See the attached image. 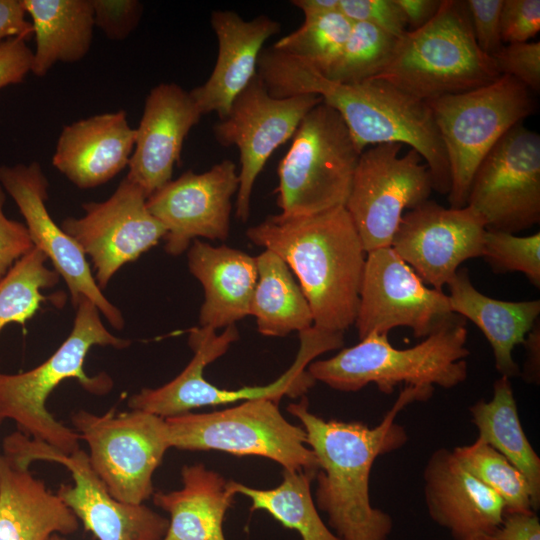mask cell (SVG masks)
<instances>
[{"mask_svg": "<svg viewBox=\"0 0 540 540\" xmlns=\"http://www.w3.org/2000/svg\"><path fill=\"white\" fill-rule=\"evenodd\" d=\"M353 22L338 11L304 18L303 24L272 46L325 75L340 56Z\"/></svg>", "mask_w": 540, "mask_h": 540, "instance_id": "obj_34", "label": "cell"}, {"mask_svg": "<svg viewBox=\"0 0 540 540\" xmlns=\"http://www.w3.org/2000/svg\"><path fill=\"white\" fill-rule=\"evenodd\" d=\"M3 453L29 466L36 460H45L69 470L73 484H61L56 494L97 540L163 539L169 520L144 503L129 504L113 498L83 450L65 454L17 430L3 439Z\"/></svg>", "mask_w": 540, "mask_h": 540, "instance_id": "obj_13", "label": "cell"}, {"mask_svg": "<svg viewBox=\"0 0 540 540\" xmlns=\"http://www.w3.org/2000/svg\"><path fill=\"white\" fill-rule=\"evenodd\" d=\"M256 258L258 278L249 315L264 336L283 337L313 326L309 303L284 260L265 249Z\"/></svg>", "mask_w": 540, "mask_h": 540, "instance_id": "obj_31", "label": "cell"}, {"mask_svg": "<svg viewBox=\"0 0 540 540\" xmlns=\"http://www.w3.org/2000/svg\"><path fill=\"white\" fill-rule=\"evenodd\" d=\"M410 30L425 25L437 12L441 0H394Z\"/></svg>", "mask_w": 540, "mask_h": 540, "instance_id": "obj_47", "label": "cell"}, {"mask_svg": "<svg viewBox=\"0 0 540 540\" xmlns=\"http://www.w3.org/2000/svg\"><path fill=\"white\" fill-rule=\"evenodd\" d=\"M203 116L190 91L161 83L148 94L126 176L147 197L171 181L183 142Z\"/></svg>", "mask_w": 540, "mask_h": 540, "instance_id": "obj_21", "label": "cell"}, {"mask_svg": "<svg viewBox=\"0 0 540 540\" xmlns=\"http://www.w3.org/2000/svg\"><path fill=\"white\" fill-rule=\"evenodd\" d=\"M47 260L34 247L0 279V333L10 323L24 325L48 299L42 290L55 286L60 276L46 266Z\"/></svg>", "mask_w": 540, "mask_h": 540, "instance_id": "obj_33", "label": "cell"}, {"mask_svg": "<svg viewBox=\"0 0 540 540\" xmlns=\"http://www.w3.org/2000/svg\"><path fill=\"white\" fill-rule=\"evenodd\" d=\"M321 102L314 94L272 97L256 73L233 100L227 115L214 125L217 142L224 147L236 146L240 153L236 198L239 220H248L253 186L267 160L293 137L304 116Z\"/></svg>", "mask_w": 540, "mask_h": 540, "instance_id": "obj_15", "label": "cell"}, {"mask_svg": "<svg viewBox=\"0 0 540 540\" xmlns=\"http://www.w3.org/2000/svg\"><path fill=\"white\" fill-rule=\"evenodd\" d=\"M147 198L125 177L107 200L85 203L84 216L62 221L61 228L91 258L101 290L123 265L165 237L166 228L149 211Z\"/></svg>", "mask_w": 540, "mask_h": 540, "instance_id": "obj_17", "label": "cell"}, {"mask_svg": "<svg viewBox=\"0 0 540 540\" xmlns=\"http://www.w3.org/2000/svg\"><path fill=\"white\" fill-rule=\"evenodd\" d=\"M48 540H67L63 535L55 533L52 534Z\"/></svg>", "mask_w": 540, "mask_h": 540, "instance_id": "obj_51", "label": "cell"}, {"mask_svg": "<svg viewBox=\"0 0 540 540\" xmlns=\"http://www.w3.org/2000/svg\"><path fill=\"white\" fill-rule=\"evenodd\" d=\"M501 75H508L530 91L540 90V42L504 44L491 56Z\"/></svg>", "mask_w": 540, "mask_h": 540, "instance_id": "obj_38", "label": "cell"}, {"mask_svg": "<svg viewBox=\"0 0 540 540\" xmlns=\"http://www.w3.org/2000/svg\"><path fill=\"white\" fill-rule=\"evenodd\" d=\"M136 138L124 110L63 127L52 165L80 189L102 185L128 166Z\"/></svg>", "mask_w": 540, "mask_h": 540, "instance_id": "obj_24", "label": "cell"}, {"mask_svg": "<svg viewBox=\"0 0 540 540\" xmlns=\"http://www.w3.org/2000/svg\"><path fill=\"white\" fill-rule=\"evenodd\" d=\"M187 258L190 272L204 289L199 314L201 327L218 330L235 325L249 315L258 278L255 257L195 239Z\"/></svg>", "mask_w": 540, "mask_h": 540, "instance_id": "obj_26", "label": "cell"}, {"mask_svg": "<svg viewBox=\"0 0 540 540\" xmlns=\"http://www.w3.org/2000/svg\"><path fill=\"white\" fill-rule=\"evenodd\" d=\"M95 26L112 40L126 38L137 26L142 4L136 0H91Z\"/></svg>", "mask_w": 540, "mask_h": 540, "instance_id": "obj_41", "label": "cell"}, {"mask_svg": "<svg viewBox=\"0 0 540 540\" xmlns=\"http://www.w3.org/2000/svg\"><path fill=\"white\" fill-rule=\"evenodd\" d=\"M478 438L507 458L527 479L532 507H540V458L522 427L510 378L501 376L493 385L491 400L469 407Z\"/></svg>", "mask_w": 540, "mask_h": 540, "instance_id": "obj_30", "label": "cell"}, {"mask_svg": "<svg viewBox=\"0 0 540 540\" xmlns=\"http://www.w3.org/2000/svg\"><path fill=\"white\" fill-rule=\"evenodd\" d=\"M29 467L0 453V540H48L76 532V515Z\"/></svg>", "mask_w": 540, "mask_h": 540, "instance_id": "obj_25", "label": "cell"}, {"mask_svg": "<svg viewBox=\"0 0 540 540\" xmlns=\"http://www.w3.org/2000/svg\"><path fill=\"white\" fill-rule=\"evenodd\" d=\"M246 234L296 275L314 327L344 333L355 323L367 253L344 206L307 216L270 215Z\"/></svg>", "mask_w": 540, "mask_h": 540, "instance_id": "obj_3", "label": "cell"}, {"mask_svg": "<svg viewBox=\"0 0 540 540\" xmlns=\"http://www.w3.org/2000/svg\"><path fill=\"white\" fill-rule=\"evenodd\" d=\"M22 0H0V42L14 37L27 40L33 33Z\"/></svg>", "mask_w": 540, "mask_h": 540, "instance_id": "obj_46", "label": "cell"}, {"mask_svg": "<svg viewBox=\"0 0 540 540\" xmlns=\"http://www.w3.org/2000/svg\"><path fill=\"white\" fill-rule=\"evenodd\" d=\"M402 144L364 149L358 159L345 209L366 253L390 247L407 210L427 201L433 191L429 169L413 149Z\"/></svg>", "mask_w": 540, "mask_h": 540, "instance_id": "obj_12", "label": "cell"}, {"mask_svg": "<svg viewBox=\"0 0 540 540\" xmlns=\"http://www.w3.org/2000/svg\"><path fill=\"white\" fill-rule=\"evenodd\" d=\"M465 3L479 48L492 56L504 45L500 31L503 0H467Z\"/></svg>", "mask_w": 540, "mask_h": 540, "instance_id": "obj_42", "label": "cell"}, {"mask_svg": "<svg viewBox=\"0 0 540 540\" xmlns=\"http://www.w3.org/2000/svg\"><path fill=\"white\" fill-rule=\"evenodd\" d=\"M71 422L88 445L92 470L113 498L143 504L153 495V474L171 448L165 418L112 408L102 415L79 410Z\"/></svg>", "mask_w": 540, "mask_h": 540, "instance_id": "obj_11", "label": "cell"}, {"mask_svg": "<svg viewBox=\"0 0 540 540\" xmlns=\"http://www.w3.org/2000/svg\"><path fill=\"white\" fill-rule=\"evenodd\" d=\"M238 187L236 165L226 159L203 173L188 170L150 195L147 207L167 231L166 252L177 256L198 237L225 240Z\"/></svg>", "mask_w": 540, "mask_h": 540, "instance_id": "obj_20", "label": "cell"}, {"mask_svg": "<svg viewBox=\"0 0 540 540\" xmlns=\"http://www.w3.org/2000/svg\"><path fill=\"white\" fill-rule=\"evenodd\" d=\"M468 206L486 230L517 233L540 221V136L521 124L510 129L477 167Z\"/></svg>", "mask_w": 540, "mask_h": 540, "instance_id": "obj_14", "label": "cell"}, {"mask_svg": "<svg viewBox=\"0 0 540 540\" xmlns=\"http://www.w3.org/2000/svg\"><path fill=\"white\" fill-rule=\"evenodd\" d=\"M0 185L17 205L34 247L46 255L64 279L73 305L76 307L81 298H87L113 328L122 329L123 316L102 293L86 255L47 210L49 183L40 164L1 165Z\"/></svg>", "mask_w": 540, "mask_h": 540, "instance_id": "obj_19", "label": "cell"}, {"mask_svg": "<svg viewBox=\"0 0 540 540\" xmlns=\"http://www.w3.org/2000/svg\"><path fill=\"white\" fill-rule=\"evenodd\" d=\"M397 38L364 22H353L342 52L324 77L357 84L377 76L389 62Z\"/></svg>", "mask_w": 540, "mask_h": 540, "instance_id": "obj_36", "label": "cell"}, {"mask_svg": "<svg viewBox=\"0 0 540 540\" xmlns=\"http://www.w3.org/2000/svg\"><path fill=\"white\" fill-rule=\"evenodd\" d=\"M498 273L521 272L540 287V233L519 237L512 233L486 230L482 256Z\"/></svg>", "mask_w": 540, "mask_h": 540, "instance_id": "obj_37", "label": "cell"}, {"mask_svg": "<svg viewBox=\"0 0 540 540\" xmlns=\"http://www.w3.org/2000/svg\"><path fill=\"white\" fill-rule=\"evenodd\" d=\"M447 286L451 310L471 320L483 332L501 376H520L512 353L538 321L540 301L512 302L488 297L473 286L466 268L458 269Z\"/></svg>", "mask_w": 540, "mask_h": 540, "instance_id": "obj_27", "label": "cell"}, {"mask_svg": "<svg viewBox=\"0 0 540 540\" xmlns=\"http://www.w3.org/2000/svg\"><path fill=\"white\" fill-rule=\"evenodd\" d=\"M317 472L283 469L281 483L272 489H256L230 480L236 494L251 500L250 511L262 510L302 540H340L321 519L311 494Z\"/></svg>", "mask_w": 540, "mask_h": 540, "instance_id": "obj_32", "label": "cell"}, {"mask_svg": "<svg viewBox=\"0 0 540 540\" xmlns=\"http://www.w3.org/2000/svg\"><path fill=\"white\" fill-rule=\"evenodd\" d=\"M5 200L6 194L0 185V279L34 248L26 225L5 215Z\"/></svg>", "mask_w": 540, "mask_h": 540, "instance_id": "obj_43", "label": "cell"}, {"mask_svg": "<svg viewBox=\"0 0 540 540\" xmlns=\"http://www.w3.org/2000/svg\"><path fill=\"white\" fill-rule=\"evenodd\" d=\"M452 451L470 473L502 499L505 512L534 511L525 476L489 444L477 438Z\"/></svg>", "mask_w": 540, "mask_h": 540, "instance_id": "obj_35", "label": "cell"}, {"mask_svg": "<svg viewBox=\"0 0 540 540\" xmlns=\"http://www.w3.org/2000/svg\"><path fill=\"white\" fill-rule=\"evenodd\" d=\"M539 30V0H503L500 14L503 44L529 42Z\"/></svg>", "mask_w": 540, "mask_h": 540, "instance_id": "obj_40", "label": "cell"}, {"mask_svg": "<svg viewBox=\"0 0 540 540\" xmlns=\"http://www.w3.org/2000/svg\"><path fill=\"white\" fill-rule=\"evenodd\" d=\"M270 398L251 399L209 413L165 418L171 448L217 450L271 459L286 470H319L301 426L288 422Z\"/></svg>", "mask_w": 540, "mask_h": 540, "instance_id": "obj_10", "label": "cell"}, {"mask_svg": "<svg viewBox=\"0 0 540 540\" xmlns=\"http://www.w3.org/2000/svg\"><path fill=\"white\" fill-rule=\"evenodd\" d=\"M33 51L19 37L0 42V89L19 84L31 72Z\"/></svg>", "mask_w": 540, "mask_h": 540, "instance_id": "obj_44", "label": "cell"}, {"mask_svg": "<svg viewBox=\"0 0 540 540\" xmlns=\"http://www.w3.org/2000/svg\"><path fill=\"white\" fill-rule=\"evenodd\" d=\"M181 479V489L152 495L169 514L162 540H226L223 522L236 495L230 480L202 463L184 465Z\"/></svg>", "mask_w": 540, "mask_h": 540, "instance_id": "obj_28", "label": "cell"}, {"mask_svg": "<svg viewBox=\"0 0 540 540\" xmlns=\"http://www.w3.org/2000/svg\"><path fill=\"white\" fill-rule=\"evenodd\" d=\"M465 319L456 315L421 343L407 349L393 347L388 334H370L334 357L311 362L307 371L327 386L355 392L375 384L382 393L396 386L453 388L467 378Z\"/></svg>", "mask_w": 540, "mask_h": 540, "instance_id": "obj_5", "label": "cell"}, {"mask_svg": "<svg viewBox=\"0 0 540 540\" xmlns=\"http://www.w3.org/2000/svg\"><path fill=\"white\" fill-rule=\"evenodd\" d=\"M292 4L303 12L305 18L339 10V0H294Z\"/></svg>", "mask_w": 540, "mask_h": 540, "instance_id": "obj_49", "label": "cell"}, {"mask_svg": "<svg viewBox=\"0 0 540 540\" xmlns=\"http://www.w3.org/2000/svg\"><path fill=\"white\" fill-rule=\"evenodd\" d=\"M464 540H495V539L491 535L480 534V535H475V536L466 538Z\"/></svg>", "mask_w": 540, "mask_h": 540, "instance_id": "obj_50", "label": "cell"}, {"mask_svg": "<svg viewBox=\"0 0 540 540\" xmlns=\"http://www.w3.org/2000/svg\"><path fill=\"white\" fill-rule=\"evenodd\" d=\"M75 308L69 336L46 361L22 373L0 372V425L12 420L24 435L65 454L79 450L81 438L47 410L49 395L67 379H77L92 394L108 393L113 386L109 375L100 373L91 377L85 372L87 353L95 345L123 349L130 344L105 328L98 308L89 299L81 298Z\"/></svg>", "mask_w": 540, "mask_h": 540, "instance_id": "obj_4", "label": "cell"}, {"mask_svg": "<svg viewBox=\"0 0 540 540\" xmlns=\"http://www.w3.org/2000/svg\"><path fill=\"white\" fill-rule=\"evenodd\" d=\"M448 295L427 287L391 247L366 254L355 325L359 339L399 326L426 338L455 318Z\"/></svg>", "mask_w": 540, "mask_h": 540, "instance_id": "obj_16", "label": "cell"}, {"mask_svg": "<svg viewBox=\"0 0 540 540\" xmlns=\"http://www.w3.org/2000/svg\"><path fill=\"white\" fill-rule=\"evenodd\" d=\"M433 390V386H405L375 427L324 420L309 411L305 396L288 405L318 461L315 505L326 513L340 540H387L390 536L391 516L371 505V469L377 457L400 449L408 441L404 427L395 422L397 414L415 401L429 399Z\"/></svg>", "mask_w": 540, "mask_h": 540, "instance_id": "obj_1", "label": "cell"}, {"mask_svg": "<svg viewBox=\"0 0 540 540\" xmlns=\"http://www.w3.org/2000/svg\"><path fill=\"white\" fill-rule=\"evenodd\" d=\"M339 10L350 21L371 24L397 39L407 31L394 0H339Z\"/></svg>", "mask_w": 540, "mask_h": 540, "instance_id": "obj_39", "label": "cell"}, {"mask_svg": "<svg viewBox=\"0 0 540 540\" xmlns=\"http://www.w3.org/2000/svg\"><path fill=\"white\" fill-rule=\"evenodd\" d=\"M448 158L451 208L467 204L473 175L492 147L536 109L531 91L501 75L485 86L426 101Z\"/></svg>", "mask_w": 540, "mask_h": 540, "instance_id": "obj_8", "label": "cell"}, {"mask_svg": "<svg viewBox=\"0 0 540 540\" xmlns=\"http://www.w3.org/2000/svg\"><path fill=\"white\" fill-rule=\"evenodd\" d=\"M500 76L493 58L475 40L465 1L441 0L425 25L397 39L389 62L372 79L428 101L485 86Z\"/></svg>", "mask_w": 540, "mask_h": 540, "instance_id": "obj_6", "label": "cell"}, {"mask_svg": "<svg viewBox=\"0 0 540 540\" xmlns=\"http://www.w3.org/2000/svg\"><path fill=\"white\" fill-rule=\"evenodd\" d=\"M300 349L291 367L276 381L265 386H247L237 390L220 389L203 376L204 368L222 356L239 338L235 325L221 334L208 327H194L189 332V345L194 356L173 380L158 388H144L128 399L130 409L143 410L162 418L189 413L205 406L226 405L238 401L270 398L277 402L284 396L302 397L314 385L307 371L311 361L324 352L338 349L339 337L311 327L299 333Z\"/></svg>", "mask_w": 540, "mask_h": 540, "instance_id": "obj_7", "label": "cell"}, {"mask_svg": "<svg viewBox=\"0 0 540 540\" xmlns=\"http://www.w3.org/2000/svg\"><path fill=\"white\" fill-rule=\"evenodd\" d=\"M495 540H540V521L534 511L504 512Z\"/></svg>", "mask_w": 540, "mask_h": 540, "instance_id": "obj_45", "label": "cell"}, {"mask_svg": "<svg viewBox=\"0 0 540 540\" xmlns=\"http://www.w3.org/2000/svg\"><path fill=\"white\" fill-rule=\"evenodd\" d=\"M210 23L218 40L217 60L206 82L190 93L203 115L216 112L221 120L256 75L263 45L281 25L266 15L244 20L230 10L213 11Z\"/></svg>", "mask_w": 540, "mask_h": 540, "instance_id": "obj_23", "label": "cell"}, {"mask_svg": "<svg viewBox=\"0 0 540 540\" xmlns=\"http://www.w3.org/2000/svg\"><path fill=\"white\" fill-rule=\"evenodd\" d=\"M526 348V361L520 375L526 383L539 384L540 382V325L535 323L522 343Z\"/></svg>", "mask_w": 540, "mask_h": 540, "instance_id": "obj_48", "label": "cell"}, {"mask_svg": "<svg viewBox=\"0 0 540 540\" xmlns=\"http://www.w3.org/2000/svg\"><path fill=\"white\" fill-rule=\"evenodd\" d=\"M424 498L430 518L455 540L493 535L502 522V499L470 473L452 450L439 448L423 471Z\"/></svg>", "mask_w": 540, "mask_h": 540, "instance_id": "obj_22", "label": "cell"}, {"mask_svg": "<svg viewBox=\"0 0 540 540\" xmlns=\"http://www.w3.org/2000/svg\"><path fill=\"white\" fill-rule=\"evenodd\" d=\"M360 154L340 114L323 102L313 107L278 166L281 214L307 216L345 206Z\"/></svg>", "mask_w": 540, "mask_h": 540, "instance_id": "obj_9", "label": "cell"}, {"mask_svg": "<svg viewBox=\"0 0 540 540\" xmlns=\"http://www.w3.org/2000/svg\"><path fill=\"white\" fill-rule=\"evenodd\" d=\"M257 65V74L272 97H321L340 114L359 152L378 144L408 145L427 165L433 190L448 195V158L426 101L380 79L357 84L332 81L273 46L262 50Z\"/></svg>", "mask_w": 540, "mask_h": 540, "instance_id": "obj_2", "label": "cell"}, {"mask_svg": "<svg viewBox=\"0 0 540 540\" xmlns=\"http://www.w3.org/2000/svg\"><path fill=\"white\" fill-rule=\"evenodd\" d=\"M31 18L36 47L31 73L45 76L57 63L88 53L95 27L91 0H22Z\"/></svg>", "mask_w": 540, "mask_h": 540, "instance_id": "obj_29", "label": "cell"}, {"mask_svg": "<svg viewBox=\"0 0 540 540\" xmlns=\"http://www.w3.org/2000/svg\"><path fill=\"white\" fill-rule=\"evenodd\" d=\"M486 224L472 207L427 200L404 213L390 247L420 279L442 291L466 260L482 256Z\"/></svg>", "mask_w": 540, "mask_h": 540, "instance_id": "obj_18", "label": "cell"}]
</instances>
